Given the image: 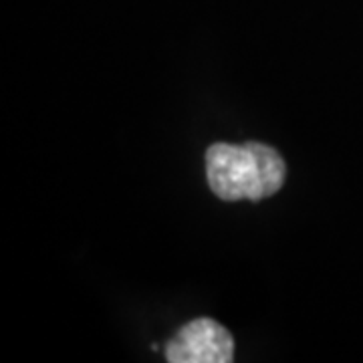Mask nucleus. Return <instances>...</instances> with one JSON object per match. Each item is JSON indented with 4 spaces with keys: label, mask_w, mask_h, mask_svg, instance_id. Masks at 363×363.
<instances>
[{
    "label": "nucleus",
    "mask_w": 363,
    "mask_h": 363,
    "mask_svg": "<svg viewBox=\"0 0 363 363\" xmlns=\"http://www.w3.org/2000/svg\"><path fill=\"white\" fill-rule=\"evenodd\" d=\"M206 176L220 200L259 202L283 188L286 166L281 154L264 143H214L206 152Z\"/></svg>",
    "instance_id": "nucleus-1"
},
{
    "label": "nucleus",
    "mask_w": 363,
    "mask_h": 363,
    "mask_svg": "<svg viewBox=\"0 0 363 363\" xmlns=\"http://www.w3.org/2000/svg\"><path fill=\"white\" fill-rule=\"evenodd\" d=\"M169 363H230L234 359L233 335L212 319H194L166 343Z\"/></svg>",
    "instance_id": "nucleus-2"
}]
</instances>
